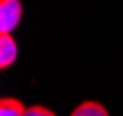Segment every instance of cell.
Listing matches in <instances>:
<instances>
[{"label": "cell", "instance_id": "1", "mask_svg": "<svg viewBox=\"0 0 123 116\" xmlns=\"http://www.w3.org/2000/svg\"><path fill=\"white\" fill-rule=\"evenodd\" d=\"M22 2L20 0H0V31L11 33L22 20Z\"/></svg>", "mask_w": 123, "mask_h": 116}, {"label": "cell", "instance_id": "2", "mask_svg": "<svg viewBox=\"0 0 123 116\" xmlns=\"http://www.w3.org/2000/svg\"><path fill=\"white\" fill-rule=\"evenodd\" d=\"M17 55H18V46H17L15 37L11 33H2L0 35V68L6 70L13 66Z\"/></svg>", "mask_w": 123, "mask_h": 116}, {"label": "cell", "instance_id": "3", "mask_svg": "<svg viewBox=\"0 0 123 116\" xmlns=\"http://www.w3.org/2000/svg\"><path fill=\"white\" fill-rule=\"evenodd\" d=\"M70 116H110V114L98 101H85L81 105H77Z\"/></svg>", "mask_w": 123, "mask_h": 116}, {"label": "cell", "instance_id": "4", "mask_svg": "<svg viewBox=\"0 0 123 116\" xmlns=\"http://www.w3.org/2000/svg\"><path fill=\"white\" fill-rule=\"evenodd\" d=\"M26 107L17 98H2L0 100V116H24Z\"/></svg>", "mask_w": 123, "mask_h": 116}, {"label": "cell", "instance_id": "5", "mask_svg": "<svg viewBox=\"0 0 123 116\" xmlns=\"http://www.w3.org/2000/svg\"><path fill=\"white\" fill-rule=\"evenodd\" d=\"M24 116H57L53 111H50L48 107H42V105H33V107H28L24 112Z\"/></svg>", "mask_w": 123, "mask_h": 116}]
</instances>
